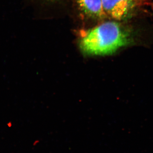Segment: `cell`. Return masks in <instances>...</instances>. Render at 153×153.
Masks as SVG:
<instances>
[{
  "label": "cell",
  "instance_id": "4",
  "mask_svg": "<svg viewBox=\"0 0 153 153\" xmlns=\"http://www.w3.org/2000/svg\"><path fill=\"white\" fill-rule=\"evenodd\" d=\"M135 3L142 5L152 6L153 5V0H133Z\"/></svg>",
  "mask_w": 153,
  "mask_h": 153
},
{
  "label": "cell",
  "instance_id": "3",
  "mask_svg": "<svg viewBox=\"0 0 153 153\" xmlns=\"http://www.w3.org/2000/svg\"><path fill=\"white\" fill-rule=\"evenodd\" d=\"M79 10L91 19H102L107 16L102 7V0H75Z\"/></svg>",
  "mask_w": 153,
  "mask_h": 153
},
{
  "label": "cell",
  "instance_id": "2",
  "mask_svg": "<svg viewBox=\"0 0 153 153\" xmlns=\"http://www.w3.org/2000/svg\"><path fill=\"white\" fill-rule=\"evenodd\" d=\"M133 0H102V7L106 16L122 20L129 16L134 7Z\"/></svg>",
  "mask_w": 153,
  "mask_h": 153
},
{
  "label": "cell",
  "instance_id": "1",
  "mask_svg": "<svg viewBox=\"0 0 153 153\" xmlns=\"http://www.w3.org/2000/svg\"><path fill=\"white\" fill-rule=\"evenodd\" d=\"M129 34L117 22H108L81 33L79 47L84 54L112 55L129 44Z\"/></svg>",
  "mask_w": 153,
  "mask_h": 153
}]
</instances>
